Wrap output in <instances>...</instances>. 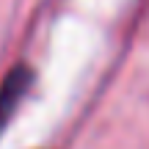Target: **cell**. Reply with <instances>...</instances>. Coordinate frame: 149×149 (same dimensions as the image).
I'll return each mask as SVG.
<instances>
[{
    "mask_svg": "<svg viewBox=\"0 0 149 149\" xmlns=\"http://www.w3.org/2000/svg\"><path fill=\"white\" fill-rule=\"evenodd\" d=\"M31 80H33V72L28 69V66H17V69L8 72V77L3 80V86H0V127L11 119V113H14L17 105L22 102Z\"/></svg>",
    "mask_w": 149,
    "mask_h": 149,
    "instance_id": "cell-1",
    "label": "cell"
}]
</instances>
